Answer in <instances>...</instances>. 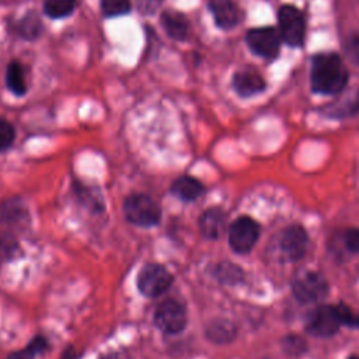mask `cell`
I'll use <instances>...</instances> for the list:
<instances>
[{
  "mask_svg": "<svg viewBox=\"0 0 359 359\" xmlns=\"http://www.w3.org/2000/svg\"><path fill=\"white\" fill-rule=\"evenodd\" d=\"M199 229L206 238H219L226 229V213L220 208L205 210L199 219Z\"/></svg>",
  "mask_w": 359,
  "mask_h": 359,
  "instance_id": "9a60e30c",
  "label": "cell"
},
{
  "mask_svg": "<svg viewBox=\"0 0 359 359\" xmlns=\"http://www.w3.org/2000/svg\"><path fill=\"white\" fill-rule=\"evenodd\" d=\"M206 335L210 341H213L216 344H224L234 338L236 328L227 320H217V321H213L206 328Z\"/></svg>",
  "mask_w": 359,
  "mask_h": 359,
  "instance_id": "d6986e66",
  "label": "cell"
},
{
  "mask_svg": "<svg viewBox=\"0 0 359 359\" xmlns=\"http://www.w3.org/2000/svg\"><path fill=\"white\" fill-rule=\"evenodd\" d=\"M135 1L139 13L144 15H150V14H154L161 7L164 0H135Z\"/></svg>",
  "mask_w": 359,
  "mask_h": 359,
  "instance_id": "cb8c5ba5",
  "label": "cell"
},
{
  "mask_svg": "<svg viewBox=\"0 0 359 359\" xmlns=\"http://www.w3.org/2000/svg\"><path fill=\"white\" fill-rule=\"evenodd\" d=\"M278 31L280 39L292 48H300L306 39L304 13L293 4H282L276 11Z\"/></svg>",
  "mask_w": 359,
  "mask_h": 359,
  "instance_id": "7a4b0ae2",
  "label": "cell"
},
{
  "mask_svg": "<svg viewBox=\"0 0 359 359\" xmlns=\"http://www.w3.org/2000/svg\"><path fill=\"white\" fill-rule=\"evenodd\" d=\"M349 81V70L335 52H320L311 57L310 87L314 94L339 95Z\"/></svg>",
  "mask_w": 359,
  "mask_h": 359,
  "instance_id": "6da1fadb",
  "label": "cell"
},
{
  "mask_svg": "<svg viewBox=\"0 0 359 359\" xmlns=\"http://www.w3.org/2000/svg\"><path fill=\"white\" fill-rule=\"evenodd\" d=\"M153 321L156 327L163 332L178 334L185 328L188 323L187 310L178 300L165 299L154 310Z\"/></svg>",
  "mask_w": 359,
  "mask_h": 359,
  "instance_id": "8992f818",
  "label": "cell"
},
{
  "mask_svg": "<svg viewBox=\"0 0 359 359\" xmlns=\"http://www.w3.org/2000/svg\"><path fill=\"white\" fill-rule=\"evenodd\" d=\"M292 292L299 302L311 303L324 297L328 292L325 278L317 272L306 271L299 273L292 285Z\"/></svg>",
  "mask_w": 359,
  "mask_h": 359,
  "instance_id": "ba28073f",
  "label": "cell"
},
{
  "mask_svg": "<svg viewBox=\"0 0 359 359\" xmlns=\"http://www.w3.org/2000/svg\"><path fill=\"white\" fill-rule=\"evenodd\" d=\"M345 245L349 251L358 252L359 251V230L358 229H351L345 233Z\"/></svg>",
  "mask_w": 359,
  "mask_h": 359,
  "instance_id": "d4e9b609",
  "label": "cell"
},
{
  "mask_svg": "<svg viewBox=\"0 0 359 359\" xmlns=\"http://www.w3.org/2000/svg\"><path fill=\"white\" fill-rule=\"evenodd\" d=\"M77 0H43V13L50 18H65L70 15Z\"/></svg>",
  "mask_w": 359,
  "mask_h": 359,
  "instance_id": "ffe728a7",
  "label": "cell"
},
{
  "mask_svg": "<svg viewBox=\"0 0 359 359\" xmlns=\"http://www.w3.org/2000/svg\"><path fill=\"white\" fill-rule=\"evenodd\" d=\"M123 213L129 223L140 227L158 224L161 210L158 205L146 194H130L123 202Z\"/></svg>",
  "mask_w": 359,
  "mask_h": 359,
  "instance_id": "3957f363",
  "label": "cell"
},
{
  "mask_svg": "<svg viewBox=\"0 0 359 359\" xmlns=\"http://www.w3.org/2000/svg\"><path fill=\"white\" fill-rule=\"evenodd\" d=\"M344 49L348 55V57L359 66V32H352L348 35Z\"/></svg>",
  "mask_w": 359,
  "mask_h": 359,
  "instance_id": "603a6c76",
  "label": "cell"
},
{
  "mask_svg": "<svg viewBox=\"0 0 359 359\" xmlns=\"http://www.w3.org/2000/svg\"><path fill=\"white\" fill-rule=\"evenodd\" d=\"M171 192L181 201L191 202L198 199L203 194V185L194 177L182 175L177 178L171 185Z\"/></svg>",
  "mask_w": 359,
  "mask_h": 359,
  "instance_id": "2e32d148",
  "label": "cell"
},
{
  "mask_svg": "<svg viewBox=\"0 0 359 359\" xmlns=\"http://www.w3.org/2000/svg\"><path fill=\"white\" fill-rule=\"evenodd\" d=\"M359 112V90L338 97L337 101L325 105L323 114L332 119H344Z\"/></svg>",
  "mask_w": 359,
  "mask_h": 359,
  "instance_id": "4fadbf2b",
  "label": "cell"
},
{
  "mask_svg": "<svg viewBox=\"0 0 359 359\" xmlns=\"http://www.w3.org/2000/svg\"><path fill=\"white\" fill-rule=\"evenodd\" d=\"M14 139H15L14 126L8 121L0 118V153L10 149Z\"/></svg>",
  "mask_w": 359,
  "mask_h": 359,
  "instance_id": "7402d4cb",
  "label": "cell"
},
{
  "mask_svg": "<svg viewBox=\"0 0 359 359\" xmlns=\"http://www.w3.org/2000/svg\"><path fill=\"white\" fill-rule=\"evenodd\" d=\"M304 341H302V339H299V338H296V337H290L287 341H285V346H286V349L289 351V352H297V346L299 348H302L303 349V346H304V344H303Z\"/></svg>",
  "mask_w": 359,
  "mask_h": 359,
  "instance_id": "83f0119b",
  "label": "cell"
},
{
  "mask_svg": "<svg viewBox=\"0 0 359 359\" xmlns=\"http://www.w3.org/2000/svg\"><path fill=\"white\" fill-rule=\"evenodd\" d=\"M231 87L241 98H250L264 93L266 88V83L257 70L247 67L233 74Z\"/></svg>",
  "mask_w": 359,
  "mask_h": 359,
  "instance_id": "8fae6325",
  "label": "cell"
},
{
  "mask_svg": "<svg viewBox=\"0 0 359 359\" xmlns=\"http://www.w3.org/2000/svg\"><path fill=\"white\" fill-rule=\"evenodd\" d=\"M280 35L273 27H255L247 31L245 42L252 53L257 56L273 60L280 50Z\"/></svg>",
  "mask_w": 359,
  "mask_h": 359,
  "instance_id": "277c9868",
  "label": "cell"
},
{
  "mask_svg": "<svg viewBox=\"0 0 359 359\" xmlns=\"http://www.w3.org/2000/svg\"><path fill=\"white\" fill-rule=\"evenodd\" d=\"M172 283L171 272L160 264H146L137 275L136 285L139 292L146 297L163 294Z\"/></svg>",
  "mask_w": 359,
  "mask_h": 359,
  "instance_id": "5b68a950",
  "label": "cell"
},
{
  "mask_svg": "<svg viewBox=\"0 0 359 359\" xmlns=\"http://www.w3.org/2000/svg\"><path fill=\"white\" fill-rule=\"evenodd\" d=\"M6 86L14 95H24L27 93V83L24 70L18 62H10L6 69Z\"/></svg>",
  "mask_w": 359,
  "mask_h": 359,
  "instance_id": "e0dca14e",
  "label": "cell"
},
{
  "mask_svg": "<svg viewBox=\"0 0 359 359\" xmlns=\"http://www.w3.org/2000/svg\"><path fill=\"white\" fill-rule=\"evenodd\" d=\"M309 237L302 226H290L280 236V248L289 259H300L307 250Z\"/></svg>",
  "mask_w": 359,
  "mask_h": 359,
  "instance_id": "7c38bea8",
  "label": "cell"
},
{
  "mask_svg": "<svg viewBox=\"0 0 359 359\" xmlns=\"http://www.w3.org/2000/svg\"><path fill=\"white\" fill-rule=\"evenodd\" d=\"M27 346H28L35 355H38V353H42V352H45V351L48 349V341H46L45 337L36 335L35 338L31 339V342H29Z\"/></svg>",
  "mask_w": 359,
  "mask_h": 359,
  "instance_id": "484cf974",
  "label": "cell"
},
{
  "mask_svg": "<svg viewBox=\"0 0 359 359\" xmlns=\"http://www.w3.org/2000/svg\"><path fill=\"white\" fill-rule=\"evenodd\" d=\"M18 34L20 36H22L24 39H36L42 29H43V25H42V21L39 18V15L35 13V11H28L20 21H18Z\"/></svg>",
  "mask_w": 359,
  "mask_h": 359,
  "instance_id": "ac0fdd59",
  "label": "cell"
},
{
  "mask_svg": "<svg viewBox=\"0 0 359 359\" xmlns=\"http://www.w3.org/2000/svg\"><path fill=\"white\" fill-rule=\"evenodd\" d=\"M130 0H101V10L105 17H119L130 11Z\"/></svg>",
  "mask_w": 359,
  "mask_h": 359,
  "instance_id": "44dd1931",
  "label": "cell"
},
{
  "mask_svg": "<svg viewBox=\"0 0 359 359\" xmlns=\"http://www.w3.org/2000/svg\"><path fill=\"white\" fill-rule=\"evenodd\" d=\"M342 324L338 306H321L310 313L307 318V330L317 337L334 335Z\"/></svg>",
  "mask_w": 359,
  "mask_h": 359,
  "instance_id": "9c48e42d",
  "label": "cell"
},
{
  "mask_svg": "<svg viewBox=\"0 0 359 359\" xmlns=\"http://www.w3.org/2000/svg\"><path fill=\"white\" fill-rule=\"evenodd\" d=\"M349 359H359V356H358V355H353V356H351Z\"/></svg>",
  "mask_w": 359,
  "mask_h": 359,
  "instance_id": "f546056e",
  "label": "cell"
},
{
  "mask_svg": "<svg viewBox=\"0 0 359 359\" xmlns=\"http://www.w3.org/2000/svg\"><path fill=\"white\" fill-rule=\"evenodd\" d=\"M161 27L165 34L175 41H185L189 35V22L187 17L180 11L165 10L161 13Z\"/></svg>",
  "mask_w": 359,
  "mask_h": 359,
  "instance_id": "5bb4252c",
  "label": "cell"
},
{
  "mask_svg": "<svg viewBox=\"0 0 359 359\" xmlns=\"http://www.w3.org/2000/svg\"><path fill=\"white\" fill-rule=\"evenodd\" d=\"M208 7L213 15L215 24L224 31L237 27L243 18V11L233 0H209Z\"/></svg>",
  "mask_w": 359,
  "mask_h": 359,
  "instance_id": "30bf717a",
  "label": "cell"
},
{
  "mask_svg": "<svg viewBox=\"0 0 359 359\" xmlns=\"http://www.w3.org/2000/svg\"><path fill=\"white\" fill-rule=\"evenodd\" d=\"M60 359H76V351L73 346H69L63 353Z\"/></svg>",
  "mask_w": 359,
  "mask_h": 359,
  "instance_id": "f1b7e54d",
  "label": "cell"
},
{
  "mask_svg": "<svg viewBox=\"0 0 359 359\" xmlns=\"http://www.w3.org/2000/svg\"><path fill=\"white\" fill-rule=\"evenodd\" d=\"M6 359H35V353L27 346V348L21 349V351L10 353Z\"/></svg>",
  "mask_w": 359,
  "mask_h": 359,
  "instance_id": "4316f807",
  "label": "cell"
},
{
  "mask_svg": "<svg viewBox=\"0 0 359 359\" xmlns=\"http://www.w3.org/2000/svg\"><path fill=\"white\" fill-rule=\"evenodd\" d=\"M259 236L258 223L248 217L241 216L236 219L229 227V244L237 254H247L252 250Z\"/></svg>",
  "mask_w": 359,
  "mask_h": 359,
  "instance_id": "52a82bcc",
  "label": "cell"
}]
</instances>
